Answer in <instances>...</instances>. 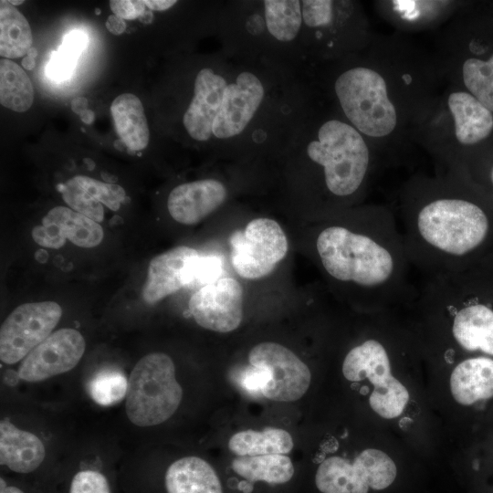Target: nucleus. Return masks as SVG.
Instances as JSON below:
<instances>
[{"instance_id":"obj_35","label":"nucleus","mask_w":493,"mask_h":493,"mask_svg":"<svg viewBox=\"0 0 493 493\" xmlns=\"http://www.w3.org/2000/svg\"><path fill=\"white\" fill-rule=\"evenodd\" d=\"M110 6L113 15L122 19H135L145 11L144 1L141 0H111Z\"/></svg>"},{"instance_id":"obj_13","label":"nucleus","mask_w":493,"mask_h":493,"mask_svg":"<svg viewBox=\"0 0 493 493\" xmlns=\"http://www.w3.org/2000/svg\"><path fill=\"white\" fill-rule=\"evenodd\" d=\"M85 347V340L77 330H58L22 360L17 375L36 383L67 372L79 363Z\"/></svg>"},{"instance_id":"obj_5","label":"nucleus","mask_w":493,"mask_h":493,"mask_svg":"<svg viewBox=\"0 0 493 493\" xmlns=\"http://www.w3.org/2000/svg\"><path fill=\"white\" fill-rule=\"evenodd\" d=\"M302 143L305 156L321 169L330 195L345 199L358 193L369 171L370 152L353 126L336 119L326 121Z\"/></svg>"},{"instance_id":"obj_46","label":"nucleus","mask_w":493,"mask_h":493,"mask_svg":"<svg viewBox=\"0 0 493 493\" xmlns=\"http://www.w3.org/2000/svg\"><path fill=\"white\" fill-rule=\"evenodd\" d=\"M9 2H10L13 5H21V4L24 3L23 0H20V1L10 0Z\"/></svg>"},{"instance_id":"obj_34","label":"nucleus","mask_w":493,"mask_h":493,"mask_svg":"<svg viewBox=\"0 0 493 493\" xmlns=\"http://www.w3.org/2000/svg\"><path fill=\"white\" fill-rule=\"evenodd\" d=\"M269 380L270 373L266 369L253 365L246 367L238 378L240 386L252 394H262V390Z\"/></svg>"},{"instance_id":"obj_16","label":"nucleus","mask_w":493,"mask_h":493,"mask_svg":"<svg viewBox=\"0 0 493 493\" xmlns=\"http://www.w3.org/2000/svg\"><path fill=\"white\" fill-rule=\"evenodd\" d=\"M226 186L207 178L175 186L167 199L170 215L183 225H194L218 209L227 198Z\"/></svg>"},{"instance_id":"obj_37","label":"nucleus","mask_w":493,"mask_h":493,"mask_svg":"<svg viewBox=\"0 0 493 493\" xmlns=\"http://www.w3.org/2000/svg\"><path fill=\"white\" fill-rule=\"evenodd\" d=\"M145 5L152 11H166L177 4L175 0H145Z\"/></svg>"},{"instance_id":"obj_31","label":"nucleus","mask_w":493,"mask_h":493,"mask_svg":"<svg viewBox=\"0 0 493 493\" xmlns=\"http://www.w3.org/2000/svg\"><path fill=\"white\" fill-rule=\"evenodd\" d=\"M62 198L74 211L100 223L104 218V208L94 195L86 191L75 177L60 185Z\"/></svg>"},{"instance_id":"obj_30","label":"nucleus","mask_w":493,"mask_h":493,"mask_svg":"<svg viewBox=\"0 0 493 493\" xmlns=\"http://www.w3.org/2000/svg\"><path fill=\"white\" fill-rule=\"evenodd\" d=\"M89 389L94 402L109 406L124 398L127 394L128 381L120 371L103 370L91 379Z\"/></svg>"},{"instance_id":"obj_41","label":"nucleus","mask_w":493,"mask_h":493,"mask_svg":"<svg viewBox=\"0 0 493 493\" xmlns=\"http://www.w3.org/2000/svg\"><path fill=\"white\" fill-rule=\"evenodd\" d=\"M80 120L86 124H91L94 121V112L91 110H88L79 115Z\"/></svg>"},{"instance_id":"obj_1","label":"nucleus","mask_w":493,"mask_h":493,"mask_svg":"<svg viewBox=\"0 0 493 493\" xmlns=\"http://www.w3.org/2000/svg\"><path fill=\"white\" fill-rule=\"evenodd\" d=\"M182 121L194 141L223 148L290 144L299 87L290 71L223 52L221 62L196 73Z\"/></svg>"},{"instance_id":"obj_48","label":"nucleus","mask_w":493,"mask_h":493,"mask_svg":"<svg viewBox=\"0 0 493 493\" xmlns=\"http://www.w3.org/2000/svg\"><path fill=\"white\" fill-rule=\"evenodd\" d=\"M95 11H96V12H95V13H96V15H100V9L96 8V10H95Z\"/></svg>"},{"instance_id":"obj_20","label":"nucleus","mask_w":493,"mask_h":493,"mask_svg":"<svg viewBox=\"0 0 493 493\" xmlns=\"http://www.w3.org/2000/svg\"><path fill=\"white\" fill-rule=\"evenodd\" d=\"M166 493H223L213 467L197 456H185L172 463L164 473Z\"/></svg>"},{"instance_id":"obj_7","label":"nucleus","mask_w":493,"mask_h":493,"mask_svg":"<svg viewBox=\"0 0 493 493\" xmlns=\"http://www.w3.org/2000/svg\"><path fill=\"white\" fill-rule=\"evenodd\" d=\"M334 91L343 113L359 132L383 137L393 131L396 111L383 78L375 70L356 67L343 71L335 80Z\"/></svg>"},{"instance_id":"obj_21","label":"nucleus","mask_w":493,"mask_h":493,"mask_svg":"<svg viewBox=\"0 0 493 493\" xmlns=\"http://www.w3.org/2000/svg\"><path fill=\"white\" fill-rule=\"evenodd\" d=\"M448 107L454 117L456 137L461 144H475L492 131V112L473 95L453 92L448 98Z\"/></svg>"},{"instance_id":"obj_25","label":"nucleus","mask_w":493,"mask_h":493,"mask_svg":"<svg viewBox=\"0 0 493 493\" xmlns=\"http://www.w3.org/2000/svg\"><path fill=\"white\" fill-rule=\"evenodd\" d=\"M33 37L26 18L9 1L0 2V55L7 59L27 54Z\"/></svg>"},{"instance_id":"obj_28","label":"nucleus","mask_w":493,"mask_h":493,"mask_svg":"<svg viewBox=\"0 0 493 493\" xmlns=\"http://www.w3.org/2000/svg\"><path fill=\"white\" fill-rule=\"evenodd\" d=\"M462 71L464 83L471 95L493 112V55L486 61L467 59Z\"/></svg>"},{"instance_id":"obj_18","label":"nucleus","mask_w":493,"mask_h":493,"mask_svg":"<svg viewBox=\"0 0 493 493\" xmlns=\"http://www.w3.org/2000/svg\"><path fill=\"white\" fill-rule=\"evenodd\" d=\"M45 456V446L37 435L16 428L9 421H1V466L16 474H32L40 467Z\"/></svg>"},{"instance_id":"obj_43","label":"nucleus","mask_w":493,"mask_h":493,"mask_svg":"<svg viewBox=\"0 0 493 493\" xmlns=\"http://www.w3.org/2000/svg\"><path fill=\"white\" fill-rule=\"evenodd\" d=\"M84 163H86L89 170H92L95 167L94 162L89 158H84Z\"/></svg>"},{"instance_id":"obj_15","label":"nucleus","mask_w":493,"mask_h":493,"mask_svg":"<svg viewBox=\"0 0 493 493\" xmlns=\"http://www.w3.org/2000/svg\"><path fill=\"white\" fill-rule=\"evenodd\" d=\"M31 234L37 244L54 249L63 246L66 239L80 247H94L104 236L100 223L66 206L52 208Z\"/></svg>"},{"instance_id":"obj_3","label":"nucleus","mask_w":493,"mask_h":493,"mask_svg":"<svg viewBox=\"0 0 493 493\" xmlns=\"http://www.w3.org/2000/svg\"><path fill=\"white\" fill-rule=\"evenodd\" d=\"M398 225L409 261L425 278L471 267L491 233L485 209L453 194L407 205Z\"/></svg>"},{"instance_id":"obj_47","label":"nucleus","mask_w":493,"mask_h":493,"mask_svg":"<svg viewBox=\"0 0 493 493\" xmlns=\"http://www.w3.org/2000/svg\"><path fill=\"white\" fill-rule=\"evenodd\" d=\"M490 177H491V181H492V184H493V167H492L491 172H490Z\"/></svg>"},{"instance_id":"obj_45","label":"nucleus","mask_w":493,"mask_h":493,"mask_svg":"<svg viewBox=\"0 0 493 493\" xmlns=\"http://www.w3.org/2000/svg\"><path fill=\"white\" fill-rule=\"evenodd\" d=\"M114 146L119 150H122L123 147H126V145L121 140H116L114 142Z\"/></svg>"},{"instance_id":"obj_33","label":"nucleus","mask_w":493,"mask_h":493,"mask_svg":"<svg viewBox=\"0 0 493 493\" xmlns=\"http://www.w3.org/2000/svg\"><path fill=\"white\" fill-rule=\"evenodd\" d=\"M75 178L85 190L94 194L99 202L112 211L119 210L126 199L124 189L118 184L100 182L85 175H78Z\"/></svg>"},{"instance_id":"obj_22","label":"nucleus","mask_w":493,"mask_h":493,"mask_svg":"<svg viewBox=\"0 0 493 493\" xmlns=\"http://www.w3.org/2000/svg\"><path fill=\"white\" fill-rule=\"evenodd\" d=\"M110 111L116 132L128 151L143 150L148 145L150 131L140 99L131 93L121 94L112 101Z\"/></svg>"},{"instance_id":"obj_8","label":"nucleus","mask_w":493,"mask_h":493,"mask_svg":"<svg viewBox=\"0 0 493 493\" xmlns=\"http://www.w3.org/2000/svg\"><path fill=\"white\" fill-rule=\"evenodd\" d=\"M393 459L378 449H365L353 463L341 456H330L319 466L315 483L321 493H368L382 490L395 479Z\"/></svg>"},{"instance_id":"obj_38","label":"nucleus","mask_w":493,"mask_h":493,"mask_svg":"<svg viewBox=\"0 0 493 493\" xmlns=\"http://www.w3.org/2000/svg\"><path fill=\"white\" fill-rule=\"evenodd\" d=\"M0 493H27L26 489L19 485L10 483L5 478H0Z\"/></svg>"},{"instance_id":"obj_10","label":"nucleus","mask_w":493,"mask_h":493,"mask_svg":"<svg viewBox=\"0 0 493 493\" xmlns=\"http://www.w3.org/2000/svg\"><path fill=\"white\" fill-rule=\"evenodd\" d=\"M62 316L54 301L25 303L16 308L0 329V359L13 364L23 360L45 341Z\"/></svg>"},{"instance_id":"obj_19","label":"nucleus","mask_w":493,"mask_h":493,"mask_svg":"<svg viewBox=\"0 0 493 493\" xmlns=\"http://www.w3.org/2000/svg\"><path fill=\"white\" fill-rule=\"evenodd\" d=\"M450 389L463 405L493 397V359L474 357L460 362L451 372Z\"/></svg>"},{"instance_id":"obj_40","label":"nucleus","mask_w":493,"mask_h":493,"mask_svg":"<svg viewBox=\"0 0 493 493\" xmlns=\"http://www.w3.org/2000/svg\"><path fill=\"white\" fill-rule=\"evenodd\" d=\"M139 21L145 24V25H149L151 23H152L153 19H154V16H153V13H152V10L151 9H145V11L143 12V14L142 16H140L138 17Z\"/></svg>"},{"instance_id":"obj_23","label":"nucleus","mask_w":493,"mask_h":493,"mask_svg":"<svg viewBox=\"0 0 493 493\" xmlns=\"http://www.w3.org/2000/svg\"><path fill=\"white\" fill-rule=\"evenodd\" d=\"M231 466L237 475L251 482L284 484L294 475L290 458L282 454L238 456Z\"/></svg>"},{"instance_id":"obj_9","label":"nucleus","mask_w":493,"mask_h":493,"mask_svg":"<svg viewBox=\"0 0 493 493\" xmlns=\"http://www.w3.org/2000/svg\"><path fill=\"white\" fill-rule=\"evenodd\" d=\"M231 264L246 279L269 275L286 257L288 238L279 224L267 217L251 220L243 230L234 232L229 239Z\"/></svg>"},{"instance_id":"obj_12","label":"nucleus","mask_w":493,"mask_h":493,"mask_svg":"<svg viewBox=\"0 0 493 493\" xmlns=\"http://www.w3.org/2000/svg\"><path fill=\"white\" fill-rule=\"evenodd\" d=\"M243 299L241 284L226 277L196 290L189 299L188 309L202 328L226 333L237 329L243 320Z\"/></svg>"},{"instance_id":"obj_36","label":"nucleus","mask_w":493,"mask_h":493,"mask_svg":"<svg viewBox=\"0 0 493 493\" xmlns=\"http://www.w3.org/2000/svg\"><path fill=\"white\" fill-rule=\"evenodd\" d=\"M105 25L106 28L113 35H121L126 29L124 20L115 15L109 16Z\"/></svg>"},{"instance_id":"obj_29","label":"nucleus","mask_w":493,"mask_h":493,"mask_svg":"<svg viewBox=\"0 0 493 493\" xmlns=\"http://www.w3.org/2000/svg\"><path fill=\"white\" fill-rule=\"evenodd\" d=\"M408 400V391L393 375L386 383L373 388L369 403L376 414L383 418L392 419L403 413Z\"/></svg>"},{"instance_id":"obj_2","label":"nucleus","mask_w":493,"mask_h":493,"mask_svg":"<svg viewBox=\"0 0 493 493\" xmlns=\"http://www.w3.org/2000/svg\"><path fill=\"white\" fill-rule=\"evenodd\" d=\"M315 248L325 273L352 292L371 312L414 304L419 288L399 225L385 208L367 209L351 223H332L317 235Z\"/></svg>"},{"instance_id":"obj_42","label":"nucleus","mask_w":493,"mask_h":493,"mask_svg":"<svg viewBox=\"0 0 493 493\" xmlns=\"http://www.w3.org/2000/svg\"><path fill=\"white\" fill-rule=\"evenodd\" d=\"M22 67L27 70L33 69L36 67L35 58L29 56H26L22 60Z\"/></svg>"},{"instance_id":"obj_26","label":"nucleus","mask_w":493,"mask_h":493,"mask_svg":"<svg viewBox=\"0 0 493 493\" xmlns=\"http://www.w3.org/2000/svg\"><path fill=\"white\" fill-rule=\"evenodd\" d=\"M34 89L25 70L11 59L0 61V103L16 112L32 106Z\"/></svg>"},{"instance_id":"obj_32","label":"nucleus","mask_w":493,"mask_h":493,"mask_svg":"<svg viewBox=\"0 0 493 493\" xmlns=\"http://www.w3.org/2000/svg\"><path fill=\"white\" fill-rule=\"evenodd\" d=\"M66 493H113L110 478L97 469L76 471L68 480Z\"/></svg>"},{"instance_id":"obj_39","label":"nucleus","mask_w":493,"mask_h":493,"mask_svg":"<svg viewBox=\"0 0 493 493\" xmlns=\"http://www.w3.org/2000/svg\"><path fill=\"white\" fill-rule=\"evenodd\" d=\"M70 106L71 110L79 116L89 110L88 100L82 97L72 100Z\"/></svg>"},{"instance_id":"obj_14","label":"nucleus","mask_w":493,"mask_h":493,"mask_svg":"<svg viewBox=\"0 0 493 493\" xmlns=\"http://www.w3.org/2000/svg\"><path fill=\"white\" fill-rule=\"evenodd\" d=\"M203 258L190 246L172 248L153 257L142 288L145 302L153 304L188 284L198 282Z\"/></svg>"},{"instance_id":"obj_11","label":"nucleus","mask_w":493,"mask_h":493,"mask_svg":"<svg viewBox=\"0 0 493 493\" xmlns=\"http://www.w3.org/2000/svg\"><path fill=\"white\" fill-rule=\"evenodd\" d=\"M250 365L262 367L270 380L262 395L277 402H293L308 391L311 374L309 367L287 347L271 341L254 346L248 353Z\"/></svg>"},{"instance_id":"obj_6","label":"nucleus","mask_w":493,"mask_h":493,"mask_svg":"<svg viewBox=\"0 0 493 493\" xmlns=\"http://www.w3.org/2000/svg\"><path fill=\"white\" fill-rule=\"evenodd\" d=\"M125 410L138 426H152L169 419L179 407L183 389L172 359L163 352L143 356L128 379Z\"/></svg>"},{"instance_id":"obj_24","label":"nucleus","mask_w":493,"mask_h":493,"mask_svg":"<svg viewBox=\"0 0 493 493\" xmlns=\"http://www.w3.org/2000/svg\"><path fill=\"white\" fill-rule=\"evenodd\" d=\"M229 449L238 456L288 454L293 448V440L284 429L267 427L263 431L246 430L231 436Z\"/></svg>"},{"instance_id":"obj_4","label":"nucleus","mask_w":493,"mask_h":493,"mask_svg":"<svg viewBox=\"0 0 493 493\" xmlns=\"http://www.w3.org/2000/svg\"><path fill=\"white\" fill-rule=\"evenodd\" d=\"M299 0L230 3L223 9L225 52L292 72L304 44Z\"/></svg>"},{"instance_id":"obj_44","label":"nucleus","mask_w":493,"mask_h":493,"mask_svg":"<svg viewBox=\"0 0 493 493\" xmlns=\"http://www.w3.org/2000/svg\"><path fill=\"white\" fill-rule=\"evenodd\" d=\"M26 55L29 56V57H31V58H36V57L37 56V48L32 47L28 50V52H27Z\"/></svg>"},{"instance_id":"obj_17","label":"nucleus","mask_w":493,"mask_h":493,"mask_svg":"<svg viewBox=\"0 0 493 493\" xmlns=\"http://www.w3.org/2000/svg\"><path fill=\"white\" fill-rule=\"evenodd\" d=\"M342 373L351 382L368 379L374 387L386 383L393 374L385 342L370 337L352 347L344 357Z\"/></svg>"},{"instance_id":"obj_27","label":"nucleus","mask_w":493,"mask_h":493,"mask_svg":"<svg viewBox=\"0 0 493 493\" xmlns=\"http://www.w3.org/2000/svg\"><path fill=\"white\" fill-rule=\"evenodd\" d=\"M87 44L88 37L84 32L75 30L67 34L59 48L51 55L47 66L48 77L58 81L68 79Z\"/></svg>"}]
</instances>
